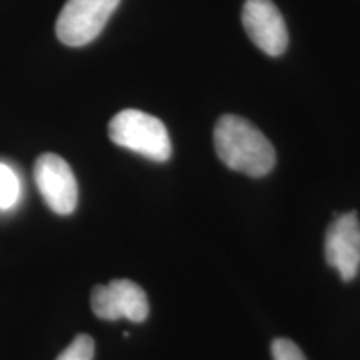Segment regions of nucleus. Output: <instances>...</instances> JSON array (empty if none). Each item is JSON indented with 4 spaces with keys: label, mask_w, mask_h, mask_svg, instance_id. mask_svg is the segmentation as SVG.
Returning <instances> with one entry per match:
<instances>
[{
    "label": "nucleus",
    "mask_w": 360,
    "mask_h": 360,
    "mask_svg": "<svg viewBox=\"0 0 360 360\" xmlns=\"http://www.w3.org/2000/svg\"><path fill=\"white\" fill-rule=\"evenodd\" d=\"M214 146L219 159L229 169L249 177H264L276 167L274 146L244 117H220L214 130Z\"/></svg>",
    "instance_id": "1"
},
{
    "label": "nucleus",
    "mask_w": 360,
    "mask_h": 360,
    "mask_svg": "<svg viewBox=\"0 0 360 360\" xmlns=\"http://www.w3.org/2000/svg\"><path fill=\"white\" fill-rule=\"evenodd\" d=\"M110 141L119 147L154 162H167L172 155L167 127L157 117L137 109L119 112L109 124Z\"/></svg>",
    "instance_id": "2"
},
{
    "label": "nucleus",
    "mask_w": 360,
    "mask_h": 360,
    "mask_svg": "<svg viewBox=\"0 0 360 360\" xmlns=\"http://www.w3.org/2000/svg\"><path fill=\"white\" fill-rule=\"evenodd\" d=\"M120 0H67L56 24L57 37L69 47L96 40L119 7Z\"/></svg>",
    "instance_id": "3"
},
{
    "label": "nucleus",
    "mask_w": 360,
    "mask_h": 360,
    "mask_svg": "<svg viewBox=\"0 0 360 360\" xmlns=\"http://www.w3.org/2000/svg\"><path fill=\"white\" fill-rule=\"evenodd\" d=\"M35 184L45 204L58 215H70L79 202V186L70 165L56 154L40 155L34 167Z\"/></svg>",
    "instance_id": "4"
},
{
    "label": "nucleus",
    "mask_w": 360,
    "mask_h": 360,
    "mask_svg": "<svg viewBox=\"0 0 360 360\" xmlns=\"http://www.w3.org/2000/svg\"><path fill=\"white\" fill-rule=\"evenodd\" d=\"M90 305L92 312L102 321L129 319L132 322H143L148 315L146 292L129 278H115L107 285L94 287Z\"/></svg>",
    "instance_id": "5"
},
{
    "label": "nucleus",
    "mask_w": 360,
    "mask_h": 360,
    "mask_svg": "<svg viewBox=\"0 0 360 360\" xmlns=\"http://www.w3.org/2000/svg\"><path fill=\"white\" fill-rule=\"evenodd\" d=\"M323 254L344 282L354 281L360 270V220L355 212L335 215L326 232Z\"/></svg>",
    "instance_id": "6"
},
{
    "label": "nucleus",
    "mask_w": 360,
    "mask_h": 360,
    "mask_svg": "<svg viewBox=\"0 0 360 360\" xmlns=\"http://www.w3.org/2000/svg\"><path fill=\"white\" fill-rule=\"evenodd\" d=\"M242 24L252 42L267 56L278 57L287 51L289 34L285 20L272 0H245Z\"/></svg>",
    "instance_id": "7"
},
{
    "label": "nucleus",
    "mask_w": 360,
    "mask_h": 360,
    "mask_svg": "<svg viewBox=\"0 0 360 360\" xmlns=\"http://www.w3.org/2000/svg\"><path fill=\"white\" fill-rule=\"evenodd\" d=\"M22 182L12 165L0 160V212H7L20 202Z\"/></svg>",
    "instance_id": "8"
},
{
    "label": "nucleus",
    "mask_w": 360,
    "mask_h": 360,
    "mask_svg": "<svg viewBox=\"0 0 360 360\" xmlns=\"http://www.w3.org/2000/svg\"><path fill=\"white\" fill-rule=\"evenodd\" d=\"M94 354H96V344H94L92 337L80 334L64 352L58 355L57 360H94Z\"/></svg>",
    "instance_id": "9"
},
{
    "label": "nucleus",
    "mask_w": 360,
    "mask_h": 360,
    "mask_svg": "<svg viewBox=\"0 0 360 360\" xmlns=\"http://www.w3.org/2000/svg\"><path fill=\"white\" fill-rule=\"evenodd\" d=\"M274 360H307L299 345L289 339H276L272 342Z\"/></svg>",
    "instance_id": "10"
}]
</instances>
